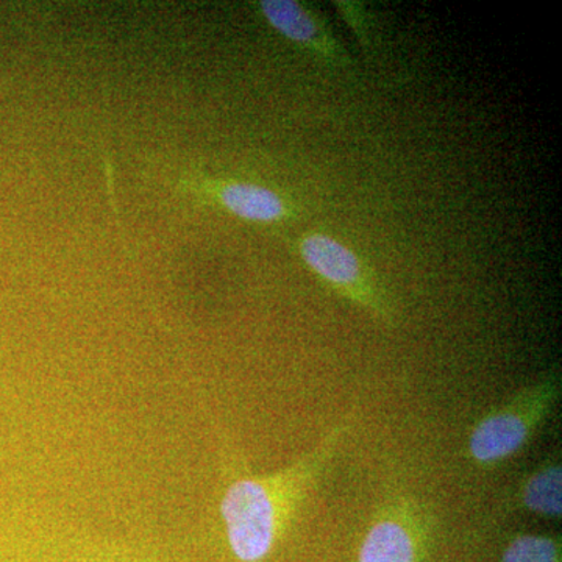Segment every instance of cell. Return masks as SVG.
Masks as SVG:
<instances>
[{
    "label": "cell",
    "instance_id": "6da1fadb",
    "mask_svg": "<svg viewBox=\"0 0 562 562\" xmlns=\"http://www.w3.org/2000/svg\"><path fill=\"white\" fill-rule=\"evenodd\" d=\"M347 425H338L312 453L266 476L233 480L221 502L228 546L236 560L261 562L269 557L291 514L330 461Z\"/></svg>",
    "mask_w": 562,
    "mask_h": 562
},
{
    "label": "cell",
    "instance_id": "7a4b0ae2",
    "mask_svg": "<svg viewBox=\"0 0 562 562\" xmlns=\"http://www.w3.org/2000/svg\"><path fill=\"white\" fill-rule=\"evenodd\" d=\"M560 394V375L550 373L525 387L501 408L486 414L473 427L469 438L472 460L491 468L520 452L549 419Z\"/></svg>",
    "mask_w": 562,
    "mask_h": 562
},
{
    "label": "cell",
    "instance_id": "3957f363",
    "mask_svg": "<svg viewBox=\"0 0 562 562\" xmlns=\"http://www.w3.org/2000/svg\"><path fill=\"white\" fill-rule=\"evenodd\" d=\"M299 254L312 272L336 294L361 306L376 319L394 324L395 310L386 292L346 244L325 233H310L299 243Z\"/></svg>",
    "mask_w": 562,
    "mask_h": 562
},
{
    "label": "cell",
    "instance_id": "277c9868",
    "mask_svg": "<svg viewBox=\"0 0 562 562\" xmlns=\"http://www.w3.org/2000/svg\"><path fill=\"white\" fill-rule=\"evenodd\" d=\"M177 190L202 205L214 206L233 217L258 225H277L295 216L286 195L257 181L214 177L202 171H187L177 179Z\"/></svg>",
    "mask_w": 562,
    "mask_h": 562
},
{
    "label": "cell",
    "instance_id": "5b68a950",
    "mask_svg": "<svg viewBox=\"0 0 562 562\" xmlns=\"http://www.w3.org/2000/svg\"><path fill=\"white\" fill-rule=\"evenodd\" d=\"M257 5L262 20L283 38L322 55L327 60L342 61V57H346L336 40L302 3L295 0H261Z\"/></svg>",
    "mask_w": 562,
    "mask_h": 562
},
{
    "label": "cell",
    "instance_id": "8992f818",
    "mask_svg": "<svg viewBox=\"0 0 562 562\" xmlns=\"http://www.w3.org/2000/svg\"><path fill=\"white\" fill-rule=\"evenodd\" d=\"M417 541L412 525L401 517H384L362 541L360 562H416Z\"/></svg>",
    "mask_w": 562,
    "mask_h": 562
},
{
    "label": "cell",
    "instance_id": "52a82bcc",
    "mask_svg": "<svg viewBox=\"0 0 562 562\" xmlns=\"http://www.w3.org/2000/svg\"><path fill=\"white\" fill-rule=\"evenodd\" d=\"M522 508L549 519H560L562 513V469L560 461H549L532 471L520 484Z\"/></svg>",
    "mask_w": 562,
    "mask_h": 562
},
{
    "label": "cell",
    "instance_id": "ba28073f",
    "mask_svg": "<svg viewBox=\"0 0 562 562\" xmlns=\"http://www.w3.org/2000/svg\"><path fill=\"white\" fill-rule=\"evenodd\" d=\"M502 562H560V543L549 536H519L506 547Z\"/></svg>",
    "mask_w": 562,
    "mask_h": 562
},
{
    "label": "cell",
    "instance_id": "9c48e42d",
    "mask_svg": "<svg viewBox=\"0 0 562 562\" xmlns=\"http://www.w3.org/2000/svg\"><path fill=\"white\" fill-rule=\"evenodd\" d=\"M5 88H7L5 81H0V101H2L3 95H5Z\"/></svg>",
    "mask_w": 562,
    "mask_h": 562
}]
</instances>
